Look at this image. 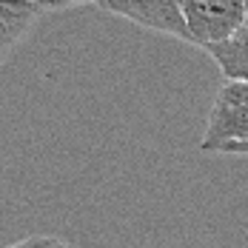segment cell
<instances>
[{
	"label": "cell",
	"mask_w": 248,
	"mask_h": 248,
	"mask_svg": "<svg viewBox=\"0 0 248 248\" xmlns=\"http://www.w3.org/2000/svg\"><path fill=\"white\" fill-rule=\"evenodd\" d=\"M248 140V83L225 80L208 111L205 134L200 140L202 151H220L228 143Z\"/></svg>",
	"instance_id": "cell-1"
},
{
	"label": "cell",
	"mask_w": 248,
	"mask_h": 248,
	"mask_svg": "<svg viewBox=\"0 0 248 248\" xmlns=\"http://www.w3.org/2000/svg\"><path fill=\"white\" fill-rule=\"evenodd\" d=\"M183 15L194 46H211L246 26V0H183Z\"/></svg>",
	"instance_id": "cell-2"
},
{
	"label": "cell",
	"mask_w": 248,
	"mask_h": 248,
	"mask_svg": "<svg viewBox=\"0 0 248 248\" xmlns=\"http://www.w3.org/2000/svg\"><path fill=\"white\" fill-rule=\"evenodd\" d=\"M100 6L143 29L191 43L188 23L183 15V0H103Z\"/></svg>",
	"instance_id": "cell-3"
},
{
	"label": "cell",
	"mask_w": 248,
	"mask_h": 248,
	"mask_svg": "<svg viewBox=\"0 0 248 248\" xmlns=\"http://www.w3.org/2000/svg\"><path fill=\"white\" fill-rule=\"evenodd\" d=\"M40 9L43 3L37 0H0V63L23 40Z\"/></svg>",
	"instance_id": "cell-4"
},
{
	"label": "cell",
	"mask_w": 248,
	"mask_h": 248,
	"mask_svg": "<svg viewBox=\"0 0 248 248\" xmlns=\"http://www.w3.org/2000/svg\"><path fill=\"white\" fill-rule=\"evenodd\" d=\"M205 51L220 66L225 80H243V83H248V29L246 26L237 34L220 40V43L205 46Z\"/></svg>",
	"instance_id": "cell-5"
},
{
	"label": "cell",
	"mask_w": 248,
	"mask_h": 248,
	"mask_svg": "<svg viewBox=\"0 0 248 248\" xmlns=\"http://www.w3.org/2000/svg\"><path fill=\"white\" fill-rule=\"evenodd\" d=\"M57 237H26L20 243H15V246L9 248H57Z\"/></svg>",
	"instance_id": "cell-6"
},
{
	"label": "cell",
	"mask_w": 248,
	"mask_h": 248,
	"mask_svg": "<svg viewBox=\"0 0 248 248\" xmlns=\"http://www.w3.org/2000/svg\"><path fill=\"white\" fill-rule=\"evenodd\" d=\"M72 3H103V0H43V9H66Z\"/></svg>",
	"instance_id": "cell-7"
},
{
	"label": "cell",
	"mask_w": 248,
	"mask_h": 248,
	"mask_svg": "<svg viewBox=\"0 0 248 248\" xmlns=\"http://www.w3.org/2000/svg\"><path fill=\"white\" fill-rule=\"evenodd\" d=\"M220 151H225V154H248V140H240V143H228V146H223Z\"/></svg>",
	"instance_id": "cell-8"
},
{
	"label": "cell",
	"mask_w": 248,
	"mask_h": 248,
	"mask_svg": "<svg viewBox=\"0 0 248 248\" xmlns=\"http://www.w3.org/2000/svg\"><path fill=\"white\" fill-rule=\"evenodd\" d=\"M246 29H248V0H246Z\"/></svg>",
	"instance_id": "cell-9"
},
{
	"label": "cell",
	"mask_w": 248,
	"mask_h": 248,
	"mask_svg": "<svg viewBox=\"0 0 248 248\" xmlns=\"http://www.w3.org/2000/svg\"><path fill=\"white\" fill-rule=\"evenodd\" d=\"M57 248H69V246H66V243H63V240H60V243H57Z\"/></svg>",
	"instance_id": "cell-10"
},
{
	"label": "cell",
	"mask_w": 248,
	"mask_h": 248,
	"mask_svg": "<svg viewBox=\"0 0 248 248\" xmlns=\"http://www.w3.org/2000/svg\"><path fill=\"white\" fill-rule=\"evenodd\" d=\"M37 3H43V0H37Z\"/></svg>",
	"instance_id": "cell-11"
}]
</instances>
